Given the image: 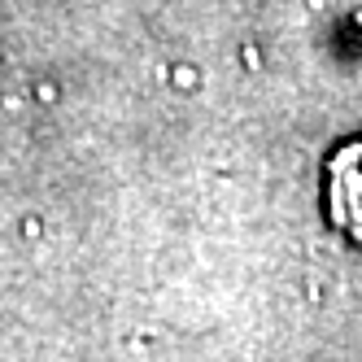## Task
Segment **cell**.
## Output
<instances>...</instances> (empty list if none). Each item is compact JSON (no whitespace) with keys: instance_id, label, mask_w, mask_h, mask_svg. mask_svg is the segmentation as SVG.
<instances>
[{"instance_id":"6da1fadb","label":"cell","mask_w":362,"mask_h":362,"mask_svg":"<svg viewBox=\"0 0 362 362\" xmlns=\"http://www.w3.org/2000/svg\"><path fill=\"white\" fill-rule=\"evenodd\" d=\"M327 205L336 227H345L362 245V144H350L332 158L327 171Z\"/></svg>"}]
</instances>
